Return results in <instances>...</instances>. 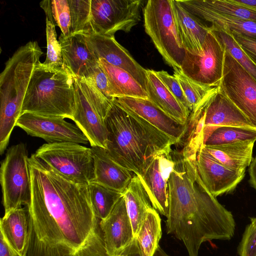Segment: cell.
I'll return each instance as SVG.
<instances>
[{
  "mask_svg": "<svg viewBox=\"0 0 256 256\" xmlns=\"http://www.w3.org/2000/svg\"><path fill=\"white\" fill-rule=\"evenodd\" d=\"M26 256H108L88 184L72 182L34 154Z\"/></svg>",
  "mask_w": 256,
  "mask_h": 256,
  "instance_id": "obj_1",
  "label": "cell"
},
{
  "mask_svg": "<svg viewBox=\"0 0 256 256\" xmlns=\"http://www.w3.org/2000/svg\"><path fill=\"white\" fill-rule=\"evenodd\" d=\"M196 156L172 150V166L168 181L166 232L184 243L189 256H198L205 242L230 240L236 230L232 212L218 202L202 181Z\"/></svg>",
  "mask_w": 256,
  "mask_h": 256,
  "instance_id": "obj_2",
  "label": "cell"
},
{
  "mask_svg": "<svg viewBox=\"0 0 256 256\" xmlns=\"http://www.w3.org/2000/svg\"><path fill=\"white\" fill-rule=\"evenodd\" d=\"M106 150L121 166L140 175L153 158L169 157L176 140L114 100L106 120Z\"/></svg>",
  "mask_w": 256,
  "mask_h": 256,
  "instance_id": "obj_3",
  "label": "cell"
},
{
  "mask_svg": "<svg viewBox=\"0 0 256 256\" xmlns=\"http://www.w3.org/2000/svg\"><path fill=\"white\" fill-rule=\"evenodd\" d=\"M43 54L36 41L20 46L5 63L0 74V153L2 154L22 114L33 72Z\"/></svg>",
  "mask_w": 256,
  "mask_h": 256,
  "instance_id": "obj_4",
  "label": "cell"
},
{
  "mask_svg": "<svg viewBox=\"0 0 256 256\" xmlns=\"http://www.w3.org/2000/svg\"><path fill=\"white\" fill-rule=\"evenodd\" d=\"M74 94L73 76L64 65L46 68L40 62L26 93L22 114L30 112L72 120Z\"/></svg>",
  "mask_w": 256,
  "mask_h": 256,
  "instance_id": "obj_5",
  "label": "cell"
},
{
  "mask_svg": "<svg viewBox=\"0 0 256 256\" xmlns=\"http://www.w3.org/2000/svg\"><path fill=\"white\" fill-rule=\"evenodd\" d=\"M75 111L72 120L88 140L91 146L106 149V120L113 102L90 82L73 76Z\"/></svg>",
  "mask_w": 256,
  "mask_h": 256,
  "instance_id": "obj_6",
  "label": "cell"
},
{
  "mask_svg": "<svg viewBox=\"0 0 256 256\" xmlns=\"http://www.w3.org/2000/svg\"><path fill=\"white\" fill-rule=\"evenodd\" d=\"M144 28L166 62L180 70L186 50L178 38L170 0H149L143 8Z\"/></svg>",
  "mask_w": 256,
  "mask_h": 256,
  "instance_id": "obj_7",
  "label": "cell"
},
{
  "mask_svg": "<svg viewBox=\"0 0 256 256\" xmlns=\"http://www.w3.org/2000/svg\"><path fill=\"white\" fill-rule=\"evenodd\" d=\"M34 154L72 182L88 184L94 180L91 148L72 142L46 143L40 146Z\"/></svg>",
  "mask_w": 256,
  "mask_h": 256,
  "instance_id": "obj_8",
  "label": "cell"
},
{
  "mask_svg": "<svg viewBox=\"0 0 256 256\" xmlns=\"http://www.w3.org/2000/svg\"><path fill=\"white\" fill-rule=\"evenodd\" d=\"M28 158L26 146L21 142L9 148L1 162L0 182L5 213L30 204L31 182Z\"/></svg>",
  "mask_w": 256,
  "mask_h": 256,
  "instance_id": "obj_9",
  "label": "cell"
},
{
  "mask_svg": "<svg viewBox=\"0 0 256 256\" xmlns=\"http://www.w3.org/2000/svg\"><path fill=\"white\" fill-rule=\"evenodd\" d=\"M142 0H91L90 25L98 34L113 36L126 32L141 20Z\"/></svg>",
  "mask_w": 256,
  "mask_h": 256,
  "instance_id": "obj_10",
  "label": "cell"
},
{
  "mask_svg": "<svg viewBox=\"0 0 256 256\" xmlns=\"http://www.w3.org/2000/svg\"><path fill=\"white\" fill-rule=\"evenodd\" d=\"M225 53L222 43L210 30L200 54H195L186 51L180 70L185 76L198 84L208 87L219 86L223 76Z\"/></svg>",
  "mask_w": 256,
  "mask_h": 256,
  "instance_id": "obj_11",
  "label": "cell"
},
{
  "mask_svg": "<svg viewBox=\"0 0 256 256\" xmlns=\"http://www.w3.org/2000/svg\"><path fill=\"white\" fill-rule=\"evenodd\" d=\"M219 88L256 130V80L226 50Z\"/></svg>",
  "mask_w": 256,
  "mask_h": 256,
  "instance_id": "obj_12",
  "label": "cell"
},
{
  "mask_svg": "<svg viewBox=\"0 0 256 256\" xmlns=\"http://www.w3.org/2000/svg\"><path fill=\"white\" fill-rule=\"evenodd\" d=\"M16 126L28 135L42 138L48 143L89 142L87 137L76 124L68 122L62 118L24 112L19 117Z\"/></svg>",
  "mask_w": 256,
  "mask_h": 256,
  "instance_id": "obj_13",
  "label": "cell"
},
{
  "mask_svg": "<svg viewBox=\"0 0 256 256\" xmlns=\"http://www.w3.org/2000/svg\"><path fill=\"white\" fill-rule=\"evenodd\" d=\"M190 115L203 128L234 126L256 130L243 113L220 89L216 94L206 98L192 111Z\"/></svg>",
  "mask_w": 256,
  "mask_h": 256,
  "instance_id": "obj_14",
  "label": "cell"
},
{
  "mask_svg": "<svg viewBox=\"0 0 256 256\" xmlns=\"http://www.w3.org/2000/svg\"><path fill=\"white\" fill-rule=\"evenodd\" d=\"M84 34L98 61L103 58L110 64L127 72L146 90V69L116 40L114 36L100 35L93 32Z\"/></svg>",
  "mask_w": 256,
  "mask_h": 256,
  "instance_id": "obj_15",
  "label": "cell"
},
{
  "mask_svg": "<svg viewBox=\"0 0 256 256\" xmlns=\"http://www.w3.org/2000/svg\"><path fill=\"white\" fill-rule=\"evenodd\" d=\"M199 176L208 191L214 197L235 188L244 176V170H235L226 166L202 146L196 156Z\"/></svg>",
  "mask_w": 256,
  "mask_h": 256,
  "instance_id": "obj_16",
  "label": "cell"
},
{
  "mask_svg": "<svg viewBox=\"0 0 256 256\" xmlns=\"http://www.w3.org/2000/svg\"><path fill=\"white\" fill-rule=\"evenodd\" d=\"M122 108L133 113L167 136L178 144L186 130V124H182L168 116L148 99L120 97L114 99Z\"/></svg>",
  "mask_w": 256,
  "mask_h": 256,
  "instance_id": "obj_17",
  "label": "cell"
},
{
  "mask_svg": "<svg viewBox=\"0 0 256 256\" xmlns=\"http://www.w3.org/2000/svg\"><path fill=\"white\" fill-rule=\"evenodd\" d=\"M172 166L170 155L169 157L156 156L138 176L148 194L152 207L166 217L168 209V181Z\"/></svg>",
  "mask_w": 256,
  "mask_h": 256,
  "instance_id": "obj_18",
  "label": "cell"
},
{
  "mask_svg": "<svg viewBox=\"0 0 256 256\" xmlns=\"http://www.w3.org/2000/svg\"><path fill=\"white\" fill-rule=\"evenodd\" d=\"M100 224L108 256H116L132 240L134 236L124 194Z\"/></svg>",
  "mask_w": 256,
  "mask_h": 256,
  "instance_id": "obj_19",
  "label": "cell"
},
{
  "mask_svg": "<svg viewBox=\"0 0 256 256\" xmlns=\"http://www.w3.org/2000/svg\"><path fill=\"white\" fill-rule=\"evenodd\" d=\"M58 42L61 46L64 65L73 76L88 78L98 62L84 34H76L64 36L61 34Z\"/></svg>",
  "mask_w": 256,
  "mask_h": 256,
  "instance_id": "obj_20",
  "label": "cell"
},
{
  "mask_svg": "<svg viewBox=\"0 0 256 256\" xmlns=\"http://www.w3.org/2000/svg\"><path fill=\"white\" fill-rule=\"evenodd\" d=\"M174 22L180 40L186 51L200 54L210 26L204 24L197 16L189 12L178 2L170 0Z\"/></svg>",
  "mask_w": 256,
  "mask_h": 256,
  "instance_id": "obj_21",
  "label": "cell"
},
{
  "mask_svg": "<svg viewBox=\"0 0 256 256\" xmlns=\"http://www.w3.org/2000/svg\"><path fill=\"white\" fill-rule=\"evenodd\" d=\"M91 148L94 161L93 182L123 193L134 174L117 162L106 149L97 146Z\"/></svg>",
  "mask_w": 256,
  "mask_h": 256,
  "instance_id": "obj_22",
  "label": "cell"
},
{
  "mask_svg": "<svg viewBox=\"0 0 256 256\" xmlns=\"http://www.w3.org/2000/svg\"><path fill=\"white\" fill-rule=\"evenodd\" d=\"M0 234L18 256H26L28 242L26 206L5 213L0 219Z\"/></svg>",
  "mask_w": 256,
  "mask_h": 256,
  "instance_id": "obj_23",
  "label": "cell"
},
{
  "mask_svg": "<svg viewBox=\"0 0 256 256\" xmlns=\"http://www.w3.org/2000/svg\"><path fill=\"white\" fill-rule=\"evenodd\" d=\"M178 2L186 10L200 19L210 22L212 26L228 30L256 39V22L218 13L200 6L196 0Z\"/></svg>",
  "mask_w": 256,
  "mask_h": 256,
  "instance_id": "obj_24",
  "label": "cell"
},
{
  "mask_svg": "<svg viewBox=\"0 0 256 256\" xmlns=\"http://www.w3.org/2000/svg\"><path fill=\"white\" fill-rule=\"evenodd\" d=\"M146 90L148 99L180 123L186 124L190 112L168 90L154 70L146 69Z\"/></svg>",
  "mask_w": 256,
  "mask_h": 256,
  "instance_id": "obj_25",
  "label": "cell"
},
{
  "mask_svg": "<svg viewBox=\"0 0 256 256\" xmlns=\"http://www.w3.org/2000/svg\"><path fill=\"white\" fill-rule=\"evenodd\" d=\"M123 194L134 236H136L148 210L153 207L146 190L139 176L136 174Z\"/></svg>",
  "mask_w": 256,
  "mask_h": 256,
  "instance_id": "obj_26",
  "label": "cell"
},
{
  "mask_svg": "<svg viewBox=\"0 0 256 256\" xmlns=\"http://www.w3.org/2000/svg\"><path fill=\"white\" fill-rule=\"evenodd\" d=\"M98 62L108 77L112 98H148L146 90L128 72L110 64L103 58H100Z\"/></svg>",
  "mask_w": 256,
  "mask_h": 256,
  "instance_id": "obj_27",
  "label": "cell"
},
{
  "mask_svg": "<svg viewBox=\"0 0 256 256\" xmlns=\"http://www.w3.org/2000/svg\"><path fill=\"white\" fill-rule=\"evenodd\" d=\"M254 142H243L220 146H202L222 164L235 170H244L252 160Z\"/></svg>",
  "mask_w": 256,
  "mask_h": 256,
  "instance_id": "obj_28",
  "label": "cell"
},
{
  "mask_svg": "<svg viewBox=\"0 0 256 256\" xmlns=\"http://www.w3.org/2000/svg\"><path fill=\"white\" fill-rule=\"evenodd\" d=\"M202 146H220L243 142L256 140V130L250 128L221 126L202 130Z\"/></svg>",
  "mask_w": 256,
  "mask_h": 256,
  "instance_id": "obj_29",
  "label": "cell"
},
{
  "mask_svg": "<svg viewBox=\"0 0 256 256\" xmlns=\"http://www.w3.org/2000/svg\"><path fill=\"white\" fill-rule=\"evenodd\" d=\"M161 220L157 211L150 209L136 238L144 256H152L162 236Z\"/></svg>",
  "mask_w": 256,
  "mask_h": 256,
  "instance_id": "obj_30",
  "label": "cell"
},
{
  "mask_svg": "<svg viewBox=\"0 0 256 256\" xmlns=\"http://www.w3.org/2000/svg\"><path fill=\"white\" fill-rule=\"evenodd\" d=\"M88 186L94 211L99 219L104 220L109 214L123 193L95 182H90Z\"/></svg>",
  "mask_w": 256,
  "mask_h": 256,
  "instance_id": "obj_31",
  "label": "cell"
},
{
  "mask_svg": "<svg viewBox=\"0 0 256 256\" xmlns=\"http://www.w3.org/2000/svg\"><path fill=\"white\" fill-rule=\"evenodd\" d=\"M200 6L218 13L256 22V8L236 0H196Z\"/></svg>",
  "mask_w": 256,
  "mask_h": 256,
  "instance_id": "obj_32",
  "label": "cell"
},
{
  "mask_svg": "<svg viewBox=\"0 0 256 256\" xmlns=\"http://www.w3.org/2000/svg\"><path fill=\"white\" fill-rule=\"evenodd\" d=\"M46 19L58 26L64 36L70 35V16L68 0H44L40 2Z\"/></svg>",
  "mask_w": 256,
  "mask_h": 256,
  "instance_id": "obj_33",
  "label": "cell"
},
{
  "mask_svg": "<svg viewBox=\"0 0 256 256\" xmlns=\"http://www.w3.org/2000/svg\"><path fill=\"white\" fill-rule=\"evenodd\" d=\"M68 1L70 16V35L92 32L90 22L91 0Z\"/></svg>",
  "mask_w": 256,
  "mask_h": 256,
  "instance_id": "obj_34",
  "label": "cell"
},
{
  "mask_svg": "<svg viewBox=\"0 0 256 256\" xmlns=\"http://www.w3.org/2000/svg\"><path fill=\"white\" fill-rule=\"evenodd\" d=\"M225 50L256 80V64L242 50L232 36L226 31L210 26Z\"/></svg>",
  "mask_w": 256,
  "mask_h": 256,
  "instance_id": "obj_35",
  "label": "cell"
},
{
  "mask_svg": "<svg viewBox=\"0 0 256 256\" xmlns=\"http://www.w3.org/2000/svg\"><path fill=\"white\" fill-rule=\"evenodd\" d=\"M192 111L206 97L219 90V86L208 87L198 84L185 76L180 70H174Z\"/></svg>",
  "mask_w": 256,
  "mask_h": 256,
  "instance_id": "obj_36",
  "label": "cell"
},
{
  "mask_svg": "<svg viewBox=\"0 0 256 256\" xmlns=\"http://www.w3.org/2000/svg\"><path fill=\"white\" fill-rule=\"evenodd\" d=\"M55 27V26L46 19V60L42 64L46 68L60 67L64 66L61 46L56 38Z\"/></svg>",
  "mask_w": 256,
  "mask_h": 256,
  "instance_id": "obj_37",
  "label": "cell"
},
{
  "mask_svg": "<svg viewBox=\"0 0 256 256\" xmlns=\"http://www.w3.org/2000/svg\"><path fill=\"white\" fill-rule=\"evenodd\" d=\"M154 72L177 100L186 110L191 112L190 106L185 97L182 88L176 78L174 75L170 74L164 70L159 71L154 70Z\"/></svg>",
  "mask_w": 256,
  "mask_h": 256,
  "instance_id": "obj_38",
  "label": "cell"
},
{
  "mask_svg": "<svg viewBox=\"0 0 256 256\" xmlns=\"http://www.w3.org/2000/svg\"><path fill=\"white\" fill-rule=\"evenodd\" d=\"M240 256H256V217L251 218L238 248Z\"/></svg>",
  "mask_w": 256,
  "mask_h": 256,
  "instance_id": "obj_39",
  "label": "cell"
},
{
  "mask_svg": "<svg viewBox=\"0 0 256 256\" xmlns=\"http://www.w3.org/2000/svg\"><path fill=\"white\" fill-rule=\"evenodd\" d=\"M83 79L92 83L102 94L110 100L114 101L115 99L110 96V84L108 77L100 66L99 64L92 71L88 78Z\"/></svg>",
  "mask_w": 256,
  "mask_h": 256,
  "instance_id": "obj_40",
  "label": "cell"
},
{
  "mask_svg": "<svg viewBox=\"0 0 256 256\" xmlns=\"http://www.w3.org/2000/svg\"><path fill=\"white\" fill-rule=\"evenodd\" d=\"M220 29L229 33L248 56L256 64V39L228 30Z\"/></svg>",
  "mask_w": 256,
  "mask_h": 256,
  "instance_id": "obj_41",
  "label": "cell"
},
{
  "mask_svg": "<svg viewBox=\"0 0 256 256\" xmlns=\"http://www.w3.org/2000/svg\"><path fill=\"white\" fill-rule=\"evenodd\" d=\"M116 256H144L136 237Z\"/></svg>",
  "mask_w": 256,
  "mask_h": 256,
  "instance_id": "obj_42",
  "label": "cell"
},
{
  "mask_svg": "<svg viewBox=\"0 0 256 256\" xmlns=\"http://www.w3.org/2000/svg\"><path fill=\"white\" fill-rule=\"evenodd\" d=\"M0 256H18L0 233Z\"/></svg>",
  "mask_w": 256,
  "mask_h": 256,
  "instance_id": "obj_43",
  "label": "cell"
},
{
  "mask_svg": "<svg viewBox=\"0 0 256 256\" xmlns=\"http://www.w3.org/2000/svg\"><path fill=\"white\" fill-rule=\"evenodd\" d=\"M249 174L250 183L256 189V156L252 159L250 165Z\"/></svg>",
  "mask_w": 256,
  "mask_h": 256,
  "instance_id": "obj_44",
  "label": "cell"
},
{
  "mask_svg": "<svg viewBox=\"0 0 256 256\" xmlns=\"http://www.w3.org/2000/svg\"><path fill=\"white\" fill-rule=\"evenodd\" d=\"M236 1L242 4L256 8V0H236Z\"/></svg>",
  "mask_w": 256,
  "mask_h": 256,
  "instance_id": "obj_45",
  "label": "cell"
},
{
  "mask_svg": "<svg viewBox=\"0 0 256 256\" xmlns=\"http://www.w3.org/2000/svg\"><path fill=\"white\" fill-rule=\"evenodd\" d=\"M152 256H169L166 252L158 246L156 250Z\"/></svg>",
  "mask_w": 256,
  "mask_h": 256,
  "instance_id": "obj_46",
  "label": "cell"
}]
</instances>
